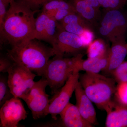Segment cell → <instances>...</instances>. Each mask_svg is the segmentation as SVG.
Here are the masks:
<instances>
[{"label": "cell", "instance_id": "19", "mask_svg": "<svg viewBox=\"0 0 127 127\" xmlns=\"http://www.w3.org/2000/svg\"><path fill=\"white\" fill-rule=\"evenodd\" d=\"M43 11L60 10H67L76 12L73 6L70 3L64 0H52L43 5Z\"/></svg>", "mask_w": 127, "mask_h": 127}, {"label": "cell", "instance_id": "23", "mask_svg": "<svg viewBox=\"0 0 127 127\" xmlns=\"http://www.w3.org/2000/svg\"><path fill=\"white\" fill-rule=\"evenodd\" d=\"M70 24H80L89 27L90 23L76 12H74L67 16L60 22L59 23L62 25Z\"/></svg>", "mask_w": 127, "mask_h": 127}, {"label": "cell", "instance_id": "4", "mask_svg": "<svg viewBox=\"0 0 127 127\" xmlns=\"http://www.w3.org/2000/svg\"><path fill=\"white\" fill-rule=\"evenodd\" d=\"M82 56L80 53L71 58H67L56 55L49 60L42 77L47 81L53 94H55L65 83L76 69L78 61Z\"/></svg>", "mask_w": 127, "mask_h": 127}, {"label": "cell", "instance_id": "2", "mask_svg": "<svg viewBox=\"0 0 127 127\" xmlns=\"http://www.w3.org/2000/svg\"><path fill=\"white\" fill-rule=\"evenodd\" d=\"M35 39L12 46L7 57L15 63L25 67L37 76L43 77L51 57L56 52L52 47L47 46Z\"/></svg>", "mask_w": 127, "mask_h": 127}, {"label": "cell", "instance_id": "8", "mask_svg": "<svg viewBox=\"0 0 127 127\" xmlns=\"http://www.w3.org/2000/svg\"><path fill=\"white\" fill-rule=\"evenodd\" d=\"M79 71L76 69L65 83L59 89L50 100L47 114H50L56 120L66 106L70 103L73 93L79 82Z\"/></svg>", "mask_w": 127, "mask_h": 127}, {"label": "cell", "instance_id": "6", "mask_svg": "<svg viewBox=\"0 0 127 127\" xmlns=\"http://www.w3.org/2000/svg\"><path fill=\"white\" fill-rule=\"evenodd\" d=\"M47 86V81L42 77L39 81L35 82L33 87L21 99L31 110L34 119H37L47 115L50 103L49 95L46 92Z\"/></svg>", "mask_w": 127, "mask_h": 127}, {"label": "cell", "instance_id": "32", "mask_svg": "<svg viewBox=\"0 0 127 127\" xmlns=\"http://www.w3.org/2000/svg\"><path fill=\"white\" fill-rule=\"evenodd\" d=\"M14 0H2L3 2L4 3L6 7L10 4L11 2Z\"/></svg>", "mask_w": 127, "mask_h": 127}, {"label": "cell", "instance_id": "15", "mask_svg": "<svg viewBox=\"0 0 127 127\" xmlns=\"http://www.w3.org/2000/svg\"><path fill=\"white\" fill-rule=\"evenodd\" d=\"M127 54V43L125 41L112 43V46L109 49L108 64L105 71L111 73L124 61Z\"/></svg>", "mask_w": 127, "mask_h": 127}, {"label": "cell", "instance_id": "14", "mask_svg": "<svg viewBox=\"0 0 127 127\" xmlns=\"http://www.w3.org/2000/svg\"><path fill=\"white\" fill-rule=\"evenodd\" d=\"M63 126L66 127H92L93 125L85 120L76 105L69 103L59 114Z\"/></svg>", "mask_w": 127, "mask_h": 127}, {"label": "cell", "instance_id": "5", "mask_svg": "<svg viewBox=\"0 0 127 127\" xmlns=\"http://www.w3.org/2000/svg\"><path fill=\"white\" fill-rule=\"evenodd\" d=\"M127 20L120 10H107L101 21L99 32L112 43L125 41Z\"/></svg>", "mask_w": 127, "mask_h": 127}, {"label": "cell", "instance_id": "10", "mask_svg": "<svg viewBox=\"0 0 127 127\" xmlns=\"http://www.w3.org/2000/svg\"><path fill=\"white\" fill-rule=\"evenodd\" d=\"M52 45L56 55L63 57L67 55H78L80 54L79 52L84 48L79 36L66 31L60 26Z\"/></svg>", "mask_w": 127, "mask_h": 127}, {"label": "cell", "instance_id": "20", "mask_svg": "<svg viewBox=\"0 0 127 127\" xmlns=\"http://www.w3.org/2000/svg\"><path fill=\"white\" fill-rule=\"evenodd\" d=\"M15 97L12 95L6 78L1 75L0 78V106L1 107L6 101Z\"/></svg>", "mask_w": 127, "mask_h": 127}, {"label": "cell", "instance_id": "13", "mask_svg": "<svg viewBox=\"0 0 127 127\" xmlns=\"http://www.w3.org/2000/svg\"><path fill=\"white\" fill-rule=\"evenodd\" d=\"M105 111L107 113L106 127H127V105L113 101Z\"/></svg>", "mask_w": 127, "mask_h": 127}, {"label": "cell", "instance_id": "16", "mask_svg": "<svg viewBox=\"0 0 127 127\" xmlns=\"http://www.w3.org/2000/svg\"><path fill=\"white\" fill-rule=\"evenodd\" d=\"M108 53L103 56L97 57L88 58L86 60L82 59V56L78 61L76 69L80 71L99 73L101 71L106 70L108 64Z\"/></svg>", "mask_w": 127, "mask_h": 127}, {"label": "cell", "instance_id": "1", "mask_svg": "<svg viewBox=\"0 0 127 127\" xmlns=\"http://www.w3.org/2000/svg\"><path fill=\"white\" fill-rule=\"evenodd\" d=\"M5 17L0 37L7 40L12 46L35 39L34 14L23 0H14L10 3Z\"/></svg>", "mask_w": 127, "mask_h": 127}, {"label": "cell", "instance_id": "12", "mask_svg": "<svg viewBox=\"0 0 127 127\" xmlns=\"http://www.w3.org/2000/svg\"><path fill=\"white\" fill-rule=\"evenodd\" d=\"M76 104L83 117L93 125L97 123L96 113L92 102L89 98L79 82L75 92Z\"/></svg>", "mask_w": 127, "mask_h": 127}, {"label": "cell", "instance_id": "7", "mask_svg": "<svg viewBox=\"0 0 127 127\" xmlns=\"http://www.w3.org/2000/svg\"><path fill=\"white\" fill-rule=\"evenodd\" d=\"M7 73V82L12 94L15 97L22 99L34 86L36 74L14 62Z\"/></svg>", "mask_w": 127, "mask_h": 127}, {"label": "cell", "instance_id": "27", "mask_svg": "<svg viewBox=\"0 0 127 127\" xmlns=\"http://www.w3.org/2000/svg\"><path fill=\"white\" fill-rule=\"evenodd\" d=\"M13 63V62L7 57H1L0 72L2 73L7 72Z\"/></svg>", "mask_w": 127, "mask_h": 127}, {"label": "cell", "instance_id": "26", "mask_svg": "<svg viewBox=\"0 0 127 127\" xmlns=\"http://www.w3.org/2000/svg\"><path fill=\"white\" fill-rule=\"evenodd\" d=\"M79 36L81 39L84 47L85 48L87 47L92 42L94 38V34L90 28H87Z\"/></svg>", "mask_w": 127, "mask_h": 127}, {"label": "cell", "instance_id": "21", "mask_svg": "<svg viewBox=\"0 0 127 127\" xmlns=\"http://www.w3.org/2000/svg\"><path fill=\"white\" fill-rule=\"evenodd\" d=\"M118 83L127 82V61H124L111 72Z\"/></svg>", "mask_w": 127, "mask_h": 127}, {"label": "cell", "instance_id": "3", "mask_svg": "<svg viewBox=\"0 0 127 127\" xmlns=\"http://www.w3.org/2000/svg\"><path fill=\"white\" fill-rule=\"evenodd\" d=\"M79 82L89 98L98 107L106 111L110 106L116 91L113 78L99 73L86 72L79 75Z\"/></svg>", "mask_w": 127, "mask_h": 127}, {"label": "cell", "instance_id": "29", "mask_svg": "<svg viewBox=\"0 0 127 127\" xmlns=\"http://www.w3.org/2000/svg\"><path fill=\"white\" fill-rule=\"evenodd\" d=\"M6 7V6L2 0H0V32L2 30L5 17L7 12Z\"/></svg>", "mask_w": 127, "mask_h": 127}, {"label": "cell", "instance_id": "31", "mask_svg": "<svg viewBox=\"0 0 127 127\" xmlns=\"http://www.w3.org/2000/svg\"><path fill=\"white\" fill-rule=\"evenodd\" d=\"M87 1L95 8L97 11H99L100 7L98 0H86Z\"/></svg>", "mask_w": 127, "mask_h": 127}, {"label": "cell", "instance_id": "24", "mask_svg": "<svg viewBox=\"0 0 127 127\" xmlns=\"http://www.w3.org/2000/svg\"><path fill=\"white\" fill-rule=\"evenodd\" d=\"M115 94L118 102L127 105V82L119 83Z\"/></svg>", "mask_w": 127, "mask_h": 127}, {"label": "cell", "instance_id": "33", "mask_svg": "<svg viewBox=\"0 0 127 127\" xmlns=\"http://www.w3.org/2000/svg\"></svg>", "mask_w": 127, "mask_h": 127}, {"label": "cell", "instance_id": "11", "mask_svg": "<svg viewBox=\"0 0 127 127\" xmlns=\"http://www.w3.org/2000/svg\"><path fill=\"white\" fill-rule=\"evenodd\" d=\"M59 28L58 22L42 12L36 18L35 39L47 42L52 45Z\"/></svg>", "mask_w": 127, "mask_h": 127}, {"label": "cell", "instance_id": "22", "mask_svg": "<svg viewBox=\"0 0 127 127\" xmlns=\"http://www.w3.org/2000/svg\"><path fill=\"white\" fill-rule=\"evenodd\" d=\"M100 7L106 10H120L125 5L127 0H98Z\"/></svg>", "mask_w": 127, "mask_h": 127}, {"label": "cell", "instance_id": "25", "mask_svg": "<svg viewBox=\"0 0 127 127\" xmlns=\"http://www.w3.org/2000/svg\"><path fill=\"white\" fill-rule=\"evenodd\" d=\"M59 25L61 28L65 31L79 36L83 33L86 29L90 28L84 25L78 24H70L62 25L59 24Z\"/></svg>", "mask_w": 127, "mask_h": 127}, {"label": "cell", "instance_id": "17", "mask_svg": "<svg viewBox=\"0 0 127 127\" xmlns=\"http://www.w3.org/2000/svg\"><path fill=\"white\" fill-rule=\"evenodd\" d=\"M75 11L90 23H95L97 20L98 11L91 6L86 0H71Z\"/></svg>", "mask_w": 127, "mask_h": 127}, {"label": "cell", "instance_id": "28", "mask_svg": "<svg viewBox=\"0 0 127 127\" xmlns=\"http://www.w3.org/2000/svg\"><path fill=\"white\" fill-rule=\"evenodd\" d=\"M74 12H75L65 9L59 10L55 11L52 18L57 21L60 22L67 16Z\"/></svg>", "mask_w": 127, "mask_h": 127}, {"label": "cell", "instance_id": "18", "mask_svg": "<svg viewBox=\"0 0 127 127\" xmlns=\"http://www.w3.org/2000/svg\"><path fill=\"white\" fill-rule=\"evenodd\" d=\"M109 49L103 40L96 39L93 41L87 47V54L90 58L103 56L108 54Z\"/></svg>", "mask_w": 127, "mask_h": 127}, {"label": "cell", "instance_id": "30", "mask_svg": "<svg viewBox=\"0 0 127 127\" xmlns=\"http://www.w3.org/2000/svg\"><path fill=\"white\" fill-rule=\"evenodd\" d=\"M32 9L35 10L44 5L43 0H23Z\"/></svg>", "mask_w": 127, "mask_h": 127}, {"label": "cell", "instance_id": "9", "mask_svg": "<svg viewBox=\"0 0 127 127\" xmlns=\"http://www.w3.org/2000/svg\"><path fill=\"white\" fill-rule=\"evenodd\" d=\"M27 113L20 98L14 97L6 101L0 110V127H17L27 118Z\"/></svg>", "mask_w": 127, "mask_h": 127}]
</instances>
